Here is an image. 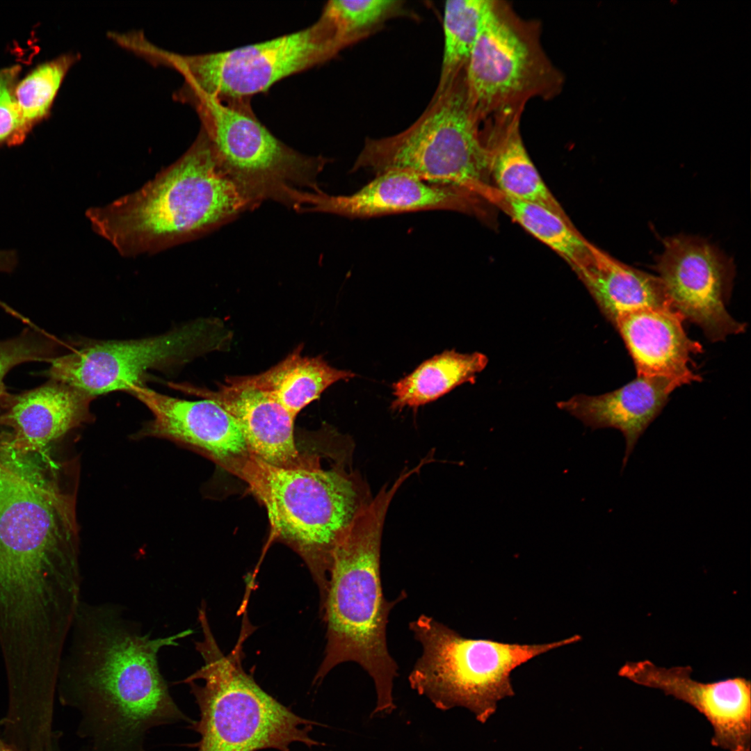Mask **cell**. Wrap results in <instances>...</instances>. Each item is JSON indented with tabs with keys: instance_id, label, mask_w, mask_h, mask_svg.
<instances>
[{
	"instance_id": "1",
	"label": "cell",
	"mask_w": 751,
	"mask_h": 751,
	"mask_svg": "<svg viewBox=\"0 0 751 751\" xmlns=\"http://www.w3.org/2000/svg\"><path fill=\"white\" fill-rule=\"evenodd\" d=\"M63 656L56 693L79 713L76 734L88 751H145L152 729L194 720L172 698L159 665L160 651L186 630L152 637L110 604L81 601Z\"/></svg>"
},
{
	"instance_id": "2",
	"label": "cell",
	"mask_w": 751,
	"mask_h": 751,
	"mask_svg": "<svg viewBox=\"0 0 751 751\" xmlns=\"http://www.w3.org/2000/svg\"><path fill=\"white\" fill-rule=\"evenodd\" d=\"M0 472V640H49L81 602L75 499L33 467Z\"/></svg>"
},
{
	"instance_id": "3",
	"label": "cell",
	"mask_w": 751,
	"mask_h": 751,
	"mask_svg": "<svg viewBox=\"0 0 751 751\" xmlns=\"http://www.w3.org/2000/svg\"><path fill=\"white\" fill-rule=\"evenodd\" d=\"M200 131L189 149L139 189L86 211L93 230L122 256L194 239L255 208Z\"/></svg>"
},
{
	"instance_id": "4",
	"label": "cell",
	"mask_w": 751,
	"mask_h": 751,
	"mask_svg": "<svg viewBox=\"0 0 751 751\" xmlns=\"http://www.w3.org/2000/svg\"><path fill=\"white\" fill-rule=\"evenodd\" d=\"M402 481L385 485L357 515L337 548L321 613L326 624L324 657L314 682L337 665L359 664L374 681L377 704L372 715L395 708L392 697L398 665L389 652L387 625L391 610L406 597L384 595L380 547L389 504Z\"/></svg>"
},
{
	"instance_id": "5",
	"label": "cell",
	"mask_w": 751,
	"mask_h": 751,
	"mask_svg": "<svg viewBox=\"0 0 751 751\" xmlns=\"http://www.w3.org/2000/svg\"><path fill=\"white\" fill-rule=\"evenodd\" d=\"M243 479L267 510L272 535L305 561L323 604L334 555L357 515L373 497L361 475L339 462L279 467L250 453L223 463Z\"/></svg>"
},
{
	"instance_id": "6",
	"label": "cell",
	"mask_w": 751,
	"mask_h": 751,
	"mask_svg": "<svg viewBox=\"0 0 751 751\" xmlns=\"http://www.w3.org/2000/svg\"><path fill=\"white\" fill-rule=\"evenodd\" d=\"M207 611H198L202 639L195 649L204 664L184 679L199 709L191 724L200 738L196 751H291L293 743L322 745L309 733L316 722L293 713L264 691L243 668V644L252 628L243 623L239 638L228 654L221 652Z\"/></svg>"
},
{
	"instance_id": "7",
	"label": "cell",
	"mask_w": 751,
	"mask_h": 751,
	"mask_svg": "<svg viewBox=\"0 0 751 751\" xmlns=\"http://www.w3.org/2000/svg\"><path fill=\"white\" fill-rule=\"evenodd\" d=\"M409 629L422 648L408 677L411 688L439 709L465 707L481 722L494 713L499 700L514 695V670L581 639L575 634L546 643L520 644L469 638L424 614Z\"/></svg>"
},
{
	"instance_id": "8",
	"label": "cell",
	"mask_w": 751,
	"mask_h": 751,
	"mask_svg": "<svg viewBox=\"0 0 751 751\" xmlns=\"http://www.w3.org/2000/svg\"><path fill=\"white\" fill-rule=\"evenodd\" d=\"M360 169L376 175L403 172L474 193L478 186L487 183L479 120L469 98L465 70L435 91L426 108L406 129L388 136L367 138L352 171Z\"/></svg>"
},
{
	"instance_id": "9",
	"label": "cell",
	"mask_w": 751,
	"mask_h": 751,
	"mask_svg": "<svg viewBox=\"0 0 751 751\" xmlns=\"http://www.w3.org/2000/svg\"><path fill=\"white\" fill-rule=\"evenodd\" d=\"M541 22L521 17L505 1L490 0L466 65L470 102L479 120L506 112H522L533 98L560 94L565 76L542 40Z\"/></svg>"
},
{
	"instance_id": "10",
	"label": "cell",
	"mask_w": 751,
	"mask_h": 751,
	"mask_svg": "<svg viewBox=\"0 0 751 751\" xmlns=\"http://www.w3.org/2000/svg\"><path fill=\"white\" fill-rule=\"evenodd\" d=\"M179 98L194 106L219 163L256 206L271 200L292 207L296 191H322L317 180L328 160L284 144L258 120L250 103Z\"/></svg>"
},
{
	"instance_id": "11",
	"label": "cell",
	"mask_w": 751,
	"mask_h": 751,
	"mask_svg": "<svg viewBox=\"0 0 751 751\" xmlns=\"http://www.w3.org/2000/svg\"><path fill=\"white\" fill-rule=\"evenodd\" d=\"M348 45L323 13L312 25L269 40L225 51L179 55L159 49L157 63L185 79L179 95H204L224 103H250L277 81L321 65Z\"/></svg>"
},
{
	"instance_id": "12",
	"label": "cell",
	"mask_w": 751,
	"mask_h": 751,
	"mask_svg": "<svg viewBox=\"0 0 751 751\" xmlns=\"http://www.w3.org/2000/svg\"><path fill=\"white\" fill-rule=\"evenodd\" d=\"M209 323L184 325L149 338L85 344L50 362L47 375L88 395L129 391L150 369L177 366L212 346Z\"/></svg>"
},
{
	"instance_id": "13",
	"label": "cell",
	"mask_w": 751,
	"mask_h": 751,
	"mask_svg": "<svg viewBox=\"0 0 751 751\" xmlns=\"http://www.w3.org/2000/svg\"><path fill=\"white\" fill-rule=\"evenodd\" d=\"M656 271L672 307L698 325L709 340L722 341L745 331L746 325L726 309L734 266L717 247L693 236L668 238Z\"/></svg>"
},
{
	"instance_id": "14",
	"label": "cell",
	"mask_w": 751,
	"mask_h": 751,
	"mask_svg": "<svg viewBox=\"0 0 751 751\" xmlns=\"http://www.w3.org/2000/svg\"><path fill=\"white\" fill-rule=\"evenodd\" d=\"M617 673L696 709L711 725L713 746L727 751H750L751 683L746 678L702 682L692 677L689 665L665 668L649 660L627 662Z\"/></svg>"
},
{
	"instance_id": "15",
	"label": "cell",
	"mask_w": 751,
	"mask_h": 751,
	"mask_svg": "<svg viewBox=\"0 0 751 751\" xmlns=\"http://www.w3.org/2000/svg\"><path fill=\"white\" fill-rule=\"evenodd\" d=\"M302 211H321L351 218L426 210H451L467 213L480 211L481 200L474 193L452 185L434 184L412 175L389 171L348 195L305 192Z\"/></svg>"
},
{
	"instance_id": "16",
	"label": "cell",
	"mask_w": 751,
	"mask_h": 751,
	"mask_svg": "<svg viewBox=\"0 0 751 751\" xmlns=\"http://www.w3.org/2000/svg\"><path fill=\"white\" fill-rule=\"evenodd\" d=\"M129 392L142 402L153 417L136 434L138 438L172 440L204 451L220 463L249 453L235 419L214 401L177 398L143 384Z\"/></svg>"
},
{
	"instance_id": "17",
	"label": "cell",
	"mask_w": 751,
	"mask_h": 751,
	"mask_svg": "<svg viewBox=\"0 0 751 751\" xmlns=\"http://www.w3.org/2000/svg\"><path fill=\"white\" fill-rule=\"evenodd\" d=\"M186 389L222 406L235 419L249 453L255 457L279 467H295L307 461L295 443L296 417L245 376L228 378L216 391Z\"/></svg>"
},
{
	"instance_id": "18",
	"label": "cell",
	"mask_w": 751,
	"mask_h": 751,
	"mask_svg": "<svg viewBox=\"0 0 751 751\" xmlns=\"http://www.w3.org/2000/svg\"><path fill=\"white\" fill-rule=\"evenodd\" d=\"M95 398L51 379L20 394L7 392L0 399V424L11 428L13 435L3 444L22 455L42 451L92 419L90 406Z\"/></svg>"
},
{
	"instance_id": "19",
	"label": "cell",
	"mask_w": 751,
	"mask_h": 751,
	"mask_svg": "<svg viewBox=\"0 0 751 751\" xmlns=\"http://www.w3.org/2000/svg\"><path fill=\"white\" fill-rule=\"evenodd\" d=\"M683 316L672 307H645L619 316L613 325L621 335L638 376L661 377L681 385L700 381L691 369L702 345L688 337Z\"/></svg>"
},
{
	"instance_id": "20",
	"label": "cell",
	"mask_w": 751,
	"mask_h": 751,
	"mask_svg": "<svg viewBox=\"0 0 751 751\" xmlns=\"http://www.w3.org/2000/svg\"><path fill=\"white\" fill-rule=\"evenodd\" d=\"M681 385L672 379L638 376L613 391L598 395H576L557 406L592 429L613 428L621 431L626 449L624 468L637 441L667 403L670 394Z\"/></svg>"
},
{
	"instance_id": "21",
	"label": "cell",
	"mask_w": 751,
	"mask_h": 751,
	"mask_svg": "<svg viewBox=\"0 0 751 751\" xmlns=\"http://www.w3.org/2000/svg\"><path fill=\"white\" fill-rule=\"evenodd\" d=\"M522 113L508 112L479 124L488 174L495 186L513 198L537 203L570 220L533 164L520 132Z\"/></svg>"
},
{
	"instance_id": "22",
	"label": "cell",
	"mask_w": 751,
	"mask_h": 751,
	"mask_svg": "<svg viewBox=\"0 0 751 751\" xmlns=\"http://www.w3.org/2000/svg\"><path fill=\"white\" fill-rule=\"evenodd\" d=\"M576 274L612 324L632 310L672 307L658 276L622 263L594 245L591 261Z\"/></svg>"
},
{
	"instance_id": "23",
	"label": "cell",
	"mask_w": 751,
	"mask_h": 751,
	"mask_svg": "<svg viewBox=\"0 0 751 751\" xmlns=\"http://www.w3.org/2000/svg\"><path fill=\"white\" fill-rule=\"evenodd\" d=\"M476 193L554 250L576 273L591 261L593 245L579 232L570 220L537 203L510 197L488 183L480 185Z\"/></svg>"
},
{
	"instance_id": "24",
	"label": "cell",
	"mask_w": 751,
	"mask_h": 751,
	"mask_svg": "<svg viewBox=\"0 0 751 751\" xmlns=\"http://www.w3.org/2000/svg\"><path fill=\"white\" fill-rule=\"evenodd\" d=\"M355 376L350 371L330 366L321 356L302 355V346H300L268 370L245 378L252 385L274 397L296 417L330 386Z\"/></svg>"
},
{
	"instance_id": "25",
	"label": "cell",
	"mask_w": 751,
	"mask_h": 751,
	"mask_svg": "<svg viewBox=\"0 0 751 751\" xmlns=\"http://www.w3.org/2000/svg\"><path fill=\"white\" fill-rule=\"evenodd\" d=\"M487 362V357L478 352L464 354L451 350L436 355L392 385L394 399L391 407L394 410L417 408L460 385L474 383Z\"/></svg>"
},
{
	"instance_id": "26",
	"label": "cell",
	"mask_w": 751,
	"mask_h": 751,
	"mask_svg": "<svg viewBox=\"0 0 751 751\" xmlns=\"http://www.w3.org/2000/svg\"><path fill=\"white\" fill-rule=\"evenodd\" d=\"M490 0L447 1L443 16L444 50L436 91L463 71L481 31Z\"/></svg>"
},
{
	"instance_id": "27",
	"label": "cell",
	"mask_w": 751,
	"mask_h": 751,
	"mask_svg": "<svg viewBox=\"0 0 751 751\" xmlns=\"http://www.w3.org/2000/svg\"><path fill=\"white\" fill-rule=\"evenodd\" d=\"M79 57V54H67L46 63L17 85L15 96L20 114L21 141L28 127L48 112L65 74Z\"/></svg>"
},
{
	"instance_id": "28",
	"label": "cell",
	"mask_w": 751,
	"mask_h": 751,
	"mask_svg": "<svg viewBox=\"0 0 751 751\" xmlns=\"http://www.w3.org/2000/svg\"><path fill=\"white\" fill-rule=\"evenodd\" d=\"M404 2L398 0L329 1L322 12L349 45L366 37L387 19L401 15Z\"/></svg>"
},
{
	"instance_id": "29",
	"label": "cell",
	"mask_w": 751,
	"mask_h": 751,
	"mask_svg": "<svg viewBox=\"0 0 751 751\" xmlns=\"http://www.w3.org/2000/svg\"><path fill=\"white\" fill-rule=\"evenodd\" d=\"M59 346L53 336L33 326L15 337L0 341V399L7 393L3 380L10 370L28 362H50Z\"/></svg>"
},
{
	"instance_id": "30",
	"label": "cell",
	"mask_w": 751,
	"mask_h": 751,
	"mask_svg": "<svg viewBox=\"0 0 751 751\" xmlns=\"http://www.w3.org/2000/svg\"><path fill=\"white\" fill-rule=\"evenodd\" d=\"M17 67H10L0 72V143L10 144L21 142L20 114L15 96L14 81Z\"/></svg>"
},
{
	"instance_id": "31",
	"label": "cell",
	"mask_w": 751,
	"mask_h": 751,
	"mask_svg": "<svg viewBox=\"0 0 751 751\" xmlns=\"http://www.w3.org/2000/svg\"><path fill=\"white\" fill-rule=\"evenodd\" d=\"M16 257L11 251H0V271H10L15 267Z\"/></svg>"
},
{
	"instance_id": "32",
	"label": "cell",
	"mask_w": 751,
	"mask_h": 751,
	"mask_svg": "<svg viewBox=\"0 0 751 751\" xmlns=\"http://www.w3.org/2000/svg\"><path fill=\"white\" fill-rule=\"evenodd\" d=\"M11 462V456L6 449L0 444V472L8 467Z\"/></svg>"
},
{
	"instance_id": "33",
	"label": "cell",
	"mask_w": 751,
	"mask_h": 751,
	"mask_svg": "<svg viewBox=\"0 0 751 751\" xmlns=\"http://www.w3.org/2000/svg\"><path fill=\"white\" fill-rule=\"evenodd\" d=\"M60 737L61 736H58L55 739V741H54V742L53 743V745H52L51 751H62L61 748H60ZM82 751H88V750L84 747Z\"/></svg>"
},
{
	"instance_id": "34",
	"label": "cell",
	"mask_w": 751,
	"mask_h": 751,
	"mask_svg": "<svg viewBox=\"0 0 751 751\" xmlns=\"http://www.w3.org/2000/svg\"><path fill=\"white\" fill-rule=\"evenodd\" d=\"M0 751H15L0 736Z\"/></svg>"
}]
</instances>
